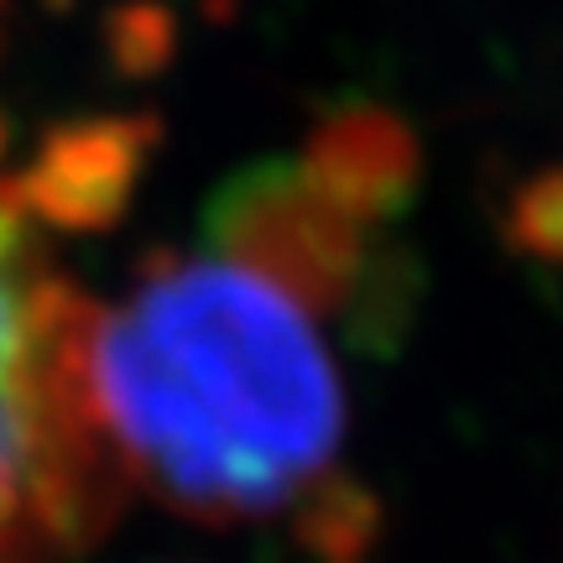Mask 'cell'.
Wrapping results in <instances>:
<instances>
[{
    "label": "cell",
    "mask_w": 563,
    "mask_h": 563,
    "mask_svg": "<svg viewBox=\"0 0 563 563\" xmlns=\"http://www.w3.org/2000/svg\"><path fill=\"white\" fill-rule=\"evenodd\" d=\"M146 146V121H84L47 131L26 173H11L16 199L53 230H104L121 220Z\"/></svg>",
    "instance_id": "cell-3"
},
{
    "label": "cell",
    "mask_w": 563,
    "mask_h": 563,
    "mask_svg": "<svg viewBox=\"0 0 563 563\" xmlns=\"http://www.w3.org/2000/svg\"><path fill=\"white\" fill-rule=\"evenodd\" d=\"M355 251L334 162L251 173L203 245L157 251L84 313L89 418L131 490L194 522H266L319 496L344 449L323 287Z\"/></svg>",
    "instance_id": "cell-1"
},
{
    "label": "cell",
    "mask_w": 563,
    "mask_h": 563,
    "mask_svg": "<svg viewBox=\"0 0 563 563\" xmlns=\"http://www.w3.org/2000/svg\"><path fill=\"white\" fill-rule=\"evenodd\" d=\"M110 53H115V63L131 68V74L157 68L162 53H167V21H162L157 11H146V5L115 11V16H110Z\"/></svg>",
    "instance_id": "cell-4"
},
{
    "label": "cell",
    "mask_w": 563,
    "mask_h": 563,
    "mask_svg": "<svg viewBox=\"0 0 563 563\" xmlns=\"http://www.w3.org/2000/svg\"><path fill=\"white\" fill-rule=\"evenodd\" d=\"M84 298L32 235L0 173V563H47L100 543L125 475L84 397Z\"/></svg>",
    "instance_id": "cell-2"
},
{
    "label": "cell",
    "mask_w": 563,
    "mask_h": 563,
    "mask_svg": "<svg viewBox=\"0 0 563 563\" xmlns=\"http://www.w3.org/2000/svg\"><path fill=\"white\" fill-rule=\"evenodd\" d=\"M0 5H5V0H0Z\"/></svg>",
    "instance_id": "cell-6"
},
{
    "label": "cell",
    "mask_w": 563,
    "mask_h": 563,
    "mask_svg": "<svg viewBox=\"0 0 563 563\" xmlns=\"http://www.w3.org/2000/svg\"><path fill=\"white\" fill-rule=\"evenodd\" d=\"M5 146H11V121L0 115V162H5Z\"/></svg>",
    "instance_id": "cell-5"
}]
</instances>
